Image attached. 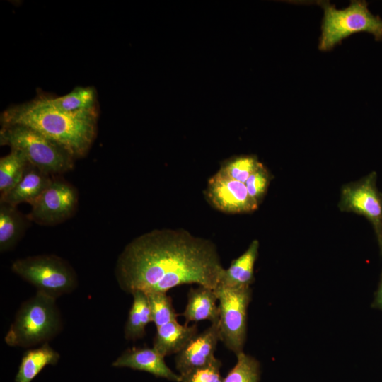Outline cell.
Masks as SVG:
<instances>
[{
  "mask_svg": "<svg viewBox=\"0 0 382 382\" xmlns=\"http://www.w3.org/2000/svg\"><path fill=\"white\" fill-rule=\"evenodd\" d=\"M224 270L211 241L185 231L161 229L130 241L117 260L115 273L124 291L148 294L192 283L215 289Z\"/></svg>",
  "mask_w": 382,
  "mask_h": 382,
  "instance_id": "obj_1",
  "label": "cell"
},
{
  "mask_svg": "<svg viewBox=\"0 0 382 382\" xmlns=\"http://www.w3.org/2000/svg\"><path fill=\"white\" fill-rule=\"evenodd\" d=\"M97 118L96 108L64 112L33 100L4 111L1 124L29 127L61 146L76 159L84 156L92 146L97 132Z\"/></svg>",
  "mask_w": 382,
  "mask_h": 382,
  "instance_id": "obj_2",
  "label": "cell"
},
{
  "mask_svg": "<svg viewBox=\"0 0 382 382\" xmlns=\"http://www.w3.org/2000/svg\"><path fill=\"white\" fill-rule=\"evenodd\" d=\"M55 299L37 292L18 310L5 335L11 347H30L48 342L61 330L62 323Z\"/></svg>",
  "mask_w": 382,
  "mask_h": 382,
  "instance_id": "obj_3",
  "label": "cell"
},
{
  "mask_svg": "<svg viewBox=\"0 0 382 382\" xmlns=\"http://www.w3.org/2000/svg\"><path fill=\"white\" fill-rule=\"evenodd\" d=\"M0 142L21 152L30 165L47 175L64 173L74 167L75 158L69 153L29 127L2 125Z\"/></svg>",
  "mask_w": 382,
  "mask_h": 382,
  "instance_id": "obj_4",
  "label": "cell"
},
{
  "mask_svg": "<svg viewBox=\"0 0 382 382\" xmlns=\"http://www.w3.org/2000/svg\"><path fill=\"white\" fill-rule=\"evenodd\" d=\"M324 16L321 26L319 49L330 50L343 39L357 33L372 35L382 40V18L373 14L365 1H352L349 6L337 9L328 2L323 3Z\"/></svg>",
  "mask_w": 382,
  "mask_h": 382,
  "instance_id": "obj_5",
  "label": "cell"
},
{
  "mask_svg": "<svg viewBox=\"0 0 382 382\" xmlns=\"http://www.w3.org/2000/svg\"><path fill=\"white\" fill-rule=\"evenodd\" d=\"M12 271L33 285L37 292L53 299L74 291L77 275L71 265L55 255H39L15 260Z\"/></svg>",
  "mask_w": 382,
  "mask_h": 382,
  "instance_id": "obj_6",
  "label": "cell"
},
{
  "mask_svg": "<svg viewBox=\"0 0 382 382\" xmlns=\"http://www.w3.org/2000/svg\"><path fill=\"white\" fill-rule=\"evenodd\" d=\"M218 301L220 341L236 354L243 352L247 332V309L251 299L250 287L214 289Z\"/></svg>",
  "mask_w": 382,
  "mask_h": 382,
  "instance_id": "obj_7",
  "label": "cell"
},
{
  "mask_svg": "<svg viewBox=\"0 0 382 382\" xmlns=\"http://www.w3.org/2000/svg\"><path fill=\"white\" fill-rule=\"evenodd\" d=\"M79 201L76 189L60 178H52L50 185L31 205L28 220L43 226H54L70 218Z\"/></svg>",
  "mask_w": 382,
  "mask_h": 382,
  "instance_id": "obj_8",
  "label": "cell"
},
{
  "mask_svg": "<svg viewBox=\"0 0 382 382\" xmlns=\"http://www.w3.org/2000/svg\"><path fill=\"white\" fill-rule=\"evenodd\" d=\"M339 207L366 217L371 224L382 255V193L376 186V173L344 186Z\"/></svg>",
  "mask_w": 382,
  "mask_h": 382,
  "instance_id": "obj_9",
  "label": "cell"
},
{
  "mask_svg": "<svg viewBox=\"0 0 382 382\" xmlns=\"http://www.w3.org/2000/svg\"><path fill=\"white\" fill-rule=\"evenodd\" d=\"M207 196L213 206L226 213L250 212L258 207L250 197L245 183L219 172L209 179Z\"/></svg>",
  "mask_w": 382,
  "mask_h": 382,
  "instance_id": "obj_10",
  "label": "cell"
},
{
  "mask_svg": "<svg viewBox=\"0 0 382 382\" xmlns=\"http://www.w3.org/2000/svg\"><path fill=\"white\" fill-rule=\"evenodd\" d=\"M219 340L218 323L211 324L202 332L197 333L176 354L175 367L180 375L212 361L216 358L214 352Z\"/></svg>",
  "mask_w": 382,
  "mask_h": 382,
  "instance_id": "obj_11",
  "label": "cell"
},
{
  "mask_svg": "<svg viewBox=\"0 0 382 382\" xmlns=\"http://www.w3.org/2000/svg\"><path fill=\"white\" fill-rule=\"evenodd\" d=\"M112 366L144 371L158 378L180 382V375L175 374L165 363L164 357L154 347H132L126 349L112 362Z\"/></svg>",
  "mask_w": 382,
  "mask_h": 382,
  "instance_id": "obj_12",
  "label": "cell"
},
{
  "mask_svg": "<svg viewBox=\"0 0 382 382\" xmlns=\"http://www.w3.org/2000/svg\"><path fill=\"white\" fill-rule=\"evenodd\" d=\"M52 178L29 163L21 180L6 195L0 197L4 202L16 207L21 203L31 204L50 185Z\"/></svg>",
  "mask_w": 382,
  "mask_h": 382,
  "instance_id": "obj_13",
  "label": "cell"
},
{
  "mask_svg": "<svg viewBox=\"0 0 382 382\" xmlns=\"http://www.w3.org/2000/svg\"><path fill=\"white\" fill-rule=\"evenodd\" d=\"M218 299L214 289L199 286L190 289L187 293V303L182 313L185 325L190 322L209 320L212 324L218 323L219 318Z\"/></svg>",
  "mask_w": 382,
  "mask_h": 382,
  "instance_id": "obj_14",
  "label": "cell"
},
{
  "mask_svg": "<svg viewBox=\"0 0 382 382\" xmlns=\"http://www.w3.org/2000/svg\"><path fill=\"white\" fill-rule=\"evenodd\" d=\"M196 323L180 325L177 320L156 328L153 347L164 357L178 354L197 334Z\"/></svg>",
  "mask_w": 382,
  "mask_h": 382,
  "instance_id": "obj_15",
  "label": "cell"
},
{
  "mask_svg": "<svg viewBox=\"0 0 382 382\" xmlns=\"http://www.w3.org/2000/svg\"><path fill=\"white\" fill-rule=\"evenodd\" d=\"M258 249L259 242L253 241L248 249L224 270L219 286L229 289L250 287L254 281V265Z\"/></svg>",
  "mask_w": 382,
  "mask_h": 382,
  "instance_id": "obj_16",
  "label": "cell"
},
{
  "mask_svg": "<svg viewBox=\"0 0 382 382\" xmlns=\"http://www.w3.org/2000/svg\"><path fill=\"white\" fill-rule=\"evenodd\" d=\"M59 358V354L48 342L28 349L22 357L15 382H31L46 366L57 364Z\"/></svg>",
  "mask_w": 382,
  "mask_h": 382,
  "instance_id": "obj_17",
  "label": "cell"
},
{
  "mask_svg": "<svg viewBox=\"0 0 382 382\" xmlns=\"http://www.w3.org/2000/svg\"><path fill=\"white\" fill-rule=\"evenodd\" d=\"M27 220L16 207L0 202V251L12 249L23 236Z\"/></svg>",
  "mask_w": 382,
  "mask_h": 382,
  "instance_id": "obj_18",
  "label": "cell"
},
{
  "mask_svg": "<svg viewBox=\"0 0 382 382\" xmlns=\"http://www.w3.org/2000/svg\"><path fill=\"white\" fill-rule=\"evenodd\" d=\"M35 103L64 112H77L96 108V92L93 87H76L66 95L39 98Z\"/></svg>",
  "mask_w": 382,
  "mask_h": 382,
  "instance_id": "obj_19",
  "label": "cell"
},
{
  "mask_svg": "<svg viewBox=\"0 0 382 382\" xmlns=\"http://www.w3.org/2000/svg\"><path fill=\"white\" fill-rule=\"evenodd\" d=\"M133 302L125 325V337L127 340L142 338L146 334L147 324L152 322L151 312L147 295L142 291L132 293Z\"/></svg>",
  "mask_w": 382,
  "mask_h": 382,
  "instance_id": "obj_20",
  "label": "cell"
},
{
  "mask_svg": "<svg viewBox=\"0 0 382 382\" xmlns=\"http://www.w3.org/2000/svg\"><path fill=\"white\" fill-rule=\"evenodd\" d=\"M28 161L24 155L16 150H11L0 159L1 197L8 193L22 178Z\"/></svg>",
  "mask_w": 382,
  "mask_h": 382,
  "instance_id": "obj_21",
  "label": "cell"
},
{
  "mask_svg": "<svg viewBox=\"0 0 382 382\" xmlns=\"http://www.w3.org/2000/svg\"><path fill=\"white\" fill-rule=\"evenodd\" d=\"M262 164L255 156L241 155L224 162L218 172L227 178L245 183Z\"/></svg>",
  "mask_w": 382,
  "mask_h": 382,
  "instance_id": "obj_22",
  "label": "cell"
},
{
  "mask_svg": "<svg viewBox=\"0 0 382 382\" xmlns=\"http://www.w3.org/2000/svg\"><path fill=\"white\" fill-rule=\"evenodd\" d=\"M236 365L224 378V382H259L258 361L243 352L236 354Z\"/></svg>",
  "mask_w": 382,
  "mask_h": 382,
  "instance_id": "obj_23",
  "label": "cell"
},
{
  "mask_svg": "<svg viewBox=\"0 0 382 382\" xmlns=\"http://www.w3.org/2000/svg\"><path fill=\"white\" fill-rule=\"evenodd\" d=\"M151 312L152 322L156 328L169 322L177 320L178 314L172 299L166 293L156 292L146 294Z\"/></svg>",
  "mask_w": 382,
  "mask_h": 382,
  "instance_id": "obj_24",
  "label": "cell"
},
{
  "mask_svg": "<svg viewBox=\"0 0 382 382\" xmlns=\"http://www.w3.org/2000/svg\"><path fill=\"white\" fill-rule=\"evenodd\" d=\"M221 362L215 358L208 364L180 374V382H224L221 376Z\"/></svg>",
  "mask_w": 382,
  "mask_h": 382,
  "instance_id": "obj_25",
  "label": "cell"
},
{
  "mask_svg": "<svg viewBox=\"0 0 382 382\" xmlns=\"http://www.w3.org/2000/svg\"><path fill=\"white\" fill-rule=\"evenodd\" d=\"M270 178L267 168L262 164L245 183L251 199L257 204L263 199L270 184Z\"/></svg>",
  "mask_w": 382,
  "mask_h": 382,
  "instance_id": "obj_26",
  "label": "cell"
},
{
  "mask_svg": "<svg viewBox=\"0 0 382 382\" xmlns=\"http://www.w3.org/2000/svg\"><path fill=\"white\" fill-rule=\"evenodd\" d=\"M373 306L380 310H382V277L381 279L378 290L375 295Z\"/></svg>",
  "mask_w": 382,
  "mask_h": 382,
  "instance_id": "obj_27",
  "label": "cell"
}]
</instances>
